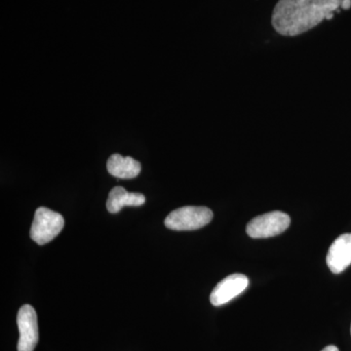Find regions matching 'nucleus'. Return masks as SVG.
Masks as SVG:
<instances>
[{"label":"nucleus","instance_id":"20e7f679","mask_svg":"<svg viewBox=\"0 0 351 351\" xmlns=\"http://www.w3.org/2000/svg\"><path fill=\"white\" fill-rule=\"evenodd\" d=\"M290 223L289 215L281 211L269 212L252 219L246 232L252 239H269L285 232Z\"/></svg>","mask_w":351,"mask_h":351},{"label":"nucleus","instance_id":"6e6552de","mask_svg":"<svg viewBox=\"0 0 351 351\" xmlns=\"http://www.w3.org/2000/svg\"><path fill=\"white\" fill-rule=\"evenodd\" d=\"M108 173L119 179H134L140 174L142 166L131 156H122L119 154H112L107 163Z\"/></svg>","mask_w":351,"mask_h":351},{"label":"nucleus","instance_id":"1a4fd4ad","mask_svg":"<svg viewBox=\"0 0 351 351\" xmlns=\"http://www.w3.org/2000/svg\"><path fill=\"white\" fill-rule=\"evenodd\" d=\"M145 197L142 193H128L122 186H115L110 191L107 201L108 211L112 214L119 213L125 206H142Z\"/></svg>","mask_w":351,"mask_h":351},{"label":"nucleus","instance_id":"f03ea898","mask_svg":"<svg viewBox=\"0 0 351 351\" xmlns=\"http://www.w3.org/2000/svg\"><path fill=\"white\" fill-rule=\"evenodd\" d=\"M213 219L211 209L203 206H184L176 209L168 215L164 225L177 232L196 230L207 226Z\"/></svg>","mask_w":351,"mask_h":351},{"label":"nucleus","instance_id":"7ed1b4c3","mask_svg":"<svg viewBox=\"0 0 351 351\" xmlns=\"http://www.w3.org/2000/svg\"><path fill=\"white\" fill-rule=\"evenodd\" d=\"M64 226L61 214L46 207L38 208L34 214L31 228V239L38 245L49 243L59 235Z\"/></svg>","mask_w":351,"mask_h":351},{"label":"nucleus","instance_id":"0eeeda50","mask_svg":"<svg viewBox=\"0 0 351 351\" xmlns=\"http://www.w3.org/2000/svg\"><path fill=\"white\" fill-rule=\"evenodd\" d=\"M332 274H341L351 265V233L341 234L330 247L326 258Z\"/></svg>","mask_w":351,"mask_h":351},{"label":"nucleus","instance_id":"9d476101","mask_svg":"<svg viewBox=\"0 0 351 351\" xmlns=\"http://www.w3.org/2000/svg\"><path fill=\"white\" fill-rule=\"evenodd\" d=\"M322 351H339V348L335 346H328Z\"/></svg>","mask_w":351,"mask_h":351},{"label":"nucleus","instance_id":"423d86ee","mask_svg":"<svg viewBox=\"0 0 351 351\" xmlns=\"http://www.w3.org/2000/svg\"><path fill=\"white\" fill-rule=\"evenodd\" d=\"M249 285L248 277L234 274L226 277L212 291L210 302L214 306H221L243 293Z\"/></svg>","mask_w":351,"mask_h":351},{"label":"nucleus","instance_id":"39448f33","mask_svg":"<svg viewBox=\"0 0 351 351\" xmlns=\"http://www.w3.org/2000/svg\"><path fill=\"white\" fill-rule=\"evenodd\" d=\"M17 323L20 332L18 351H34L38 343V315L34 307L29 304L21 307Z\"/></svg>","mask_w":351,"mask_h":351},{"label":"nucleus","instance_id":"9b49d317","mask_svg":"<svg viewBox=\"0 0 351 351\" xmlns=\"http://www.w3.org/2000/svg\"><path fill=\"white\" fill-rule=\"evenodd\" d=\"M350 332H351V328H350Z\"/></svg>","mask_w":351,"mask_h":351},{"label":"nucleus","instance_id":"f257e3e1","mask_svg":"<svg viewBox=\"0 0 351 351\" xmlns=\"http://www.w3.org/2000/svg\"><path fill=\"white\" fill-rule=\"evenodd\" d=\"M346 0H278L271 15L274 31L282 36H301L331 20Z\"/></svg>","mask_w":351,"mask_h":351}]
</instances>
